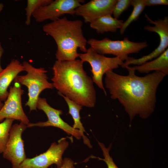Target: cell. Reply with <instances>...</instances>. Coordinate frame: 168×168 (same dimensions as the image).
Listing matches in <instances>:
<instances>
[{"mask_svg": "<svg viewBox=\"0 0 168 168\" xmlns=\"http://www.w3.org/2000/svg\"><path fill=\"white\" fill-rule=\"evenodd\" d=\"M124 21L116 19L112 15H108L100 17L90 23V27L99 34L110 32H115L120 29Z\"/></svg>", "mask_w": 168, "mask_h": 168, "instance_id": "cell-16", "label": "cell"}, {"mask_svg": "<svg viewBox=\"0 0 168 168\" xmlns=\"http://www.w3.org/2000/svg\"><path fill=\"white\" fill-rule=\"evenodd\" d=\"M11 86L8 96L0 110V122L7 118L17 120L26 125L30 123L22 106L21 97L24 91L21 84L14 81Z\"/></svg>", "mask_w": 168, "mask_h": 168, "instance_id": "cell-11", "label": "cell"}, {"mask_svg": "<svg viewBox=\"0 0 168 168\" xmlns=\"http://www.w3.org/2000/svg\"><path fill=\"white\" fill-rule=\"evenodd\" d=\"M82 21L71 20L66 16L59 18L44 25L43 30L52 37L57 45L55 54L57 60H74L79 57L78 49L84 53L87 50V40L82 29Z\"/></svg>", "mask_w": 168, "mask_h": 168, "instance_id": "cell-3", "label": "cell"}, {"mask_svg": "<svg viewBox=\"0 0 168 168\" xmlns=\"http://www.w3.org/2000/svg\"><path fill=\"white\" fill-rule=\"evenodd\" d=\"M87 43L98 54H112L123 62L129 58V54L138 53L148 46L146 41L134 42L129 40L127 37L117 40H111L107 37L101 40L91 38L87 40Z\"/></svg>", "mask_w": 168, "mask_h": 168, "instance_id": "cell-5", "label": "cell"}, {"mask_svg": "<svg viewBox=\"0 0 168 168\" xmlns=\"http://www.w3.org/2000/svg\"><path fill=\"white\" fill-rule=\"evenodd\" d=\"M127 75L118 74L113 71L105 74V83L110 97L117 100L128 114L130 121L138 115L142 118L149 117L154 111L157 88L166 76L154 71L139 77L132 67H125Z\"/></svg>", "mask_w": 168, "mask_h": 168, "instance_id": "cell-1", "label": "cell"}, {"mask_svg": "<svg viewBox=\"0 0 168 168\" xmlns=\"http://www.w3.org/2000/svg\"><path fill=\"white\" fill-rule=\"evenodd\" d=\"M3 49L2 48L1 43L0 42V61L1 58L3 54ZM3 69L2 68V67L1 65L0 62V72H1L3 70Z\"/></svg>", "mask_w": 168, "mask_h": 168, "instance_id": "cell-25", "label": "cell"}, {"mask_svg": "<svg viewBox=\"0 0 168 168\" xmlns=\"http://www.w3.org/2000/svg\"><path fill=\"white\" fill-rule=\"evenodd\" d=\"M36 108L42 110L45 114L48 120L45 122H39L36 123H29L27 125V127L49 126L57 127L63 130L68 134L73 136L77 139L79 140L81 138L82 136L80 131L73 128L61 118L60 115L63 113L62 110L52 107L48 104L45 98L39 97L37 101Z\"/></svg>", "mask_w": 168, "mask_h": 168, "instance_id": "cell-9", "label": "cell"}, {"mask_svg": "<svg viewBox=\"0 0 168 168\" xmlns=\"http://www.w3.org/2000/svg\"><path fill=\"white\" fill-rule=\"evenodd\" d=\"M145 17L148 22L154 25L152 26L147 25L144 29L149 32L156 33L159 36L160 41L158 47L150 54L138 59L141 64L156 58L168 48V17L165 16L163 19H158L154 21L145 13Z\"/></svg>", "mask_w": 168, "mask_h": 168, "instance_id": "cell-12", "label": "cell"}, {"mask_svg": "<svg viewBox=\"0 0 168 168\" xmlns=\"http://www.w3.org/2000/svg\"><path fill=\"white\" fill-rule=\"evenodd\" d=\"M58 168H75L74 162L70 158L65 157L63 159L61 166Z\"/></svg>", "mask_w": 168, "mask_h": 168, "instance_id": "cell-24", "label": "cell"}, {"mask_svg": "<svg viewBox=\"0 0 168 168\" xmlns=\"http://www.w3.org/2000/svg\"><path fill=\"white\" fill-rule=\"evenodd\" d=\"M145 2L146 6L168 5V0H145Z\"/></svg>", "mask_w": 168, "mask_h": 168, "instance_id": "cell-23", "label": "cell"}, {"mask_svg": "<svg viewBox=\"0 0 168 168\" xmlns=\"http://www.w3.org/2000/svg\"><path fill=\"white\" fill-rule=\"evenodd\" d=\"M27 127L26 124L20 122L12 125L11 128L2 156L11 162L12 168H18L26 158L22 135Z\"/></svg>", "mask_w": 168, "mask_h": 168, "instance_id": "cell-8", "label": "cell"}, {"mask_svg": "<svg viewBox=\"0 0 168 168\" xmlns=\"http://www.w3.org/2000/svg\"><path fill=\"white\" fill-rule=\"evenodd\" d=\"M98 142L102 151L104 158H101L99 157H96V158L104 161L106 164L107 168H119L110 154V151L112 146L111 144H110L109 147L107 148L103 143L99 141H98Z\"/></svg>", "mask_w": 168, "mask_h": 168, "instance_id": "cell-21", "label": "cell"}, {"mask_svg": "<svg viewBox=\"0 0 168 168\" xmlns=\"http://www.w3.org/2000/svg\"><path fill=\"white\" fill-rule=\"evenodd\" d=\"M65 138H62L58 142H53L45 152L31 158H26L18 168H48L55 164L57 168L62 164L63 155L69 146Z\"/></svg>", "mask_w": 168, "mask_h": 168, "instance_id": "cell-7", "label": "cell"}, {"mask_svg": "<svg viewBox=\"0 0 168 168\" xmlns=\"http://www.w3.org/2000/svg\"><path fill=\"white\" fill-rule=\"evenodd\" d=\"M25 71L24 66L17 59H13L0 72V100L5 101L8 94L7 89L11 82L20 72Z\"/></svg>", "mask_w": 168, "mask_h": 168, "instance_id": "cell-14", "label": "cell"}, {"mask_svg": "<svg viewBox=\"0 0 168 168\" xmlns=\"http://www.w3.org/2000/svg\"><path fill=\"white\" fill-rule=\"evenodd\" d=\"M52 0H28L27 6L25 8L26 15L25 24L28 26L31 22V17L33 13L41 7L51 3Z\"/></svg>", "mask_w": 168, "mask_h": 168, "instance_id": "cell-20", "label": "cell"}, {"mask_svg": "<svg viewBox=\"0 0 168 168\" xmlns=\"http://www.w3.org/2000/svg\"><path fill=\"white\" fill-rule=\"evenodd\" d=\"M79 59L54 63L51 79L54 88L71 100L83 106L92 108L96 93L92 78L84 70Z\"/></svg>", "mask_w": 168, "mask_h": 168, "instance_id": "cell-2", "label": "cell"}, {"mask_svg": "<svg viewBox=\"0 0 168 168\" xmlns=\"http://www.w3.org/2000/svg\"><path fill=\"white\" fill-rule=\"evenodd\" d=\"M79 57L83 63L87 62L90 64L93 82L106 95L102 81L104 75L109 71L118 68L119 66H121L124 62L117 57H108L99 54L91 47L87 49L86 53L79 54Z\"/></svg>", "mask_w": 168, "mask_h": 168, "instance_id": "cell-6", "label": "cell"}, {"mask_svg": "<svg viewBox=\"0 0 168 168\" xmlns=\"http://www.w3.org/2000/svg\"><path fill=\"white\" fill-rule=\"evenodd\" d=\"M84 2L83 0H53L36 10L32 16L36 22L40 23L48 20H56L65 14L73 16L75 9Z\"/></svg>", "mask_w": 168, "mask_h": 168, "instance_id": "cell-10", "label": "cell"}, {"mask_svg": "<svg viewBox=\"0 0 168 168\" xmlns=\"http://www.w3.org/2000/svg\"><path fill=\"white\" fill-rule=\"evenodd\" d=\"M14 120L7 118L0 122V153H2L5 149L11 128Z\"/></svg>", "mask_w": 168, "mask_h": 168, "instance_id": "cell-19", "label": "cell"}, {"mask_svg": "<svg viewBox=\"0 0 168 168\" xmlns=\"http://www.w3.org/2000/svg\"><path fill=\"white\" fill-rule=\"evenodd\" d=\"M4 103H3L2 101L0 100V110L1 109Z\"/></svg>", "mask_w": 168, "mask_h": 168, "instance_id": "cell-27", "label": "cell"}, {"mask_svg": "<svg viewBox=\"0 0 168 168\" xmlns=\"http://www.w3.org/2000/svg\"><path fill=\"white\" fill-rule=\"evenodd\" d=\"M58 94L63 97L66 102L68 107V114L72 116L74 121L72 127L74 129L78 130L80 132L84 143L89 148L92 147L89 139L84 134L85 129L81 121L80 114V110L82 106L71 100L62 94L58 92Z\"/></svg>", "mask_w": 168, "mask_h": 168, "instance_id": "cell-17", "label": "cell"}, {"mask_svg": "<svg viewBox=\"0 0 168 168\" xmlns=\"http://www.w3.org/2000/svg\"><path fill=\"white\" fill-rule=\"evenodd\" d=\"M117 0H91L81 4L75 10L74 15L81 16L86 23H90L101 16L112 15Z\"/></svg>", "mask_w": 168, "mask_h": 168, "instance_id": "cell-13", "label": "cell"}, {"mask_svg": "<svg viewBox=\"0 0 168 168\" xmlns=\"http://www.w3.org/2000/svg\"><path fill=\"white\" fill-rule=\"evenodd\" d=\"M3 7V4L2 3H0V14L2 10Z\"/></svg>", "mask_w": 168, "mask_h": 168, "instance_id": "cell-26", "label": "cell"}, {"mask_svg": "<svg viewBox=\"0 0 168 168\" xmlns=\"http://www.w3.org/2000/svg\"><path fill=\"white\" fill-rule=\"evenodd\" d=\"M132 67L135 71L141 73H147L154 71L162 72L166 76L168 74V49L153 60Z\"/></svg>", "mask_w": 168, "mask_h": 168, "instance_id": "cell-15", "label": "cell"}, {"mask_svg": "<svg viewBox=\"0 0 168 168\" xmlns=\"http://www.w3.org/2000/svg\"><path fill=\"white\" fill-rule=\"evenodd\" d=\"M131 5L133 7V11L131 14L124 22L120 29V33L123 35L130 24L133 21H136L146 7L145 0H131Z\"/></svg>", "mask_w": 168, "mask_h": 168, "instance_id": "cell-18", "label": "cell"}, {"mask_svg": "<svg viewBox=\"0 0 168 168\" xmlns=\"http://www.w3.org/2000/svg\"><path fill=\"white\" fill-rule=\"evenodd\" d=\"M131 2V0H117L113 9V16L118 19L122 13L129 7Z\"/></svg>", "mask_w": 168, "mask_h": 168, "instance_id": "cell-22", "label": "cell"}, {"mask_svg": "<svg viewBox=\"0 0 168 168\" xmlns=\"http://www.w3.org/2000/svg\"><path fill=\"white\" fill-rule=\"evenodd\" d=\"M22 64L27 74L17 75L14 81L27 87L28 98L25 106L29 107L30 112L37 110V101L41 92L46 89H52L54 87L53 83L48 81L46 74L47 71L44 68H35L26 61Z\"/></svg>", "mask_w": 168, "mask_h": 168, "instance_id": "cell-4", "label": "cell"}]
</instances>
